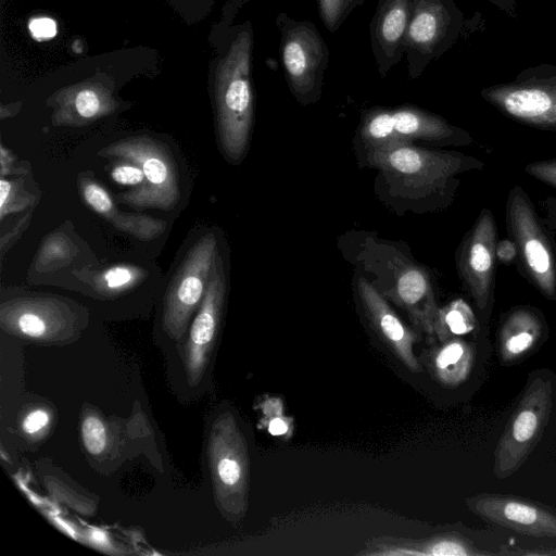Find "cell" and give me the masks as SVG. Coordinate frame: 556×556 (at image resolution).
I'll use <instances>...</instances> for the list:
<instances>
[{"label":"cell","instance_id":"obj_1","mask_svg":"<svg viewBox=\"0 0 556 556\" xmlns=\"http://www.w3.org/2000/svg\"><path fill=\"white\" fill-rule=\"evenodd\" d=\"M357 160L377 170L375 193L396 215L446 208L459 187V175L484 167L475 156L414 143L370 151Z\"/></svg>","mask_w":556,"mask_h":556},{"label":"cell","instance_id":"obj_2","mask_svg":"<svg viewBox=\"0 0 556 556\" xmlns=\"http://www.w3.org/2000/svg\"><path fill=\"white\" fill-rule=\"evenodd\" d=\"M338 249L355 273L364 277L384 299L403 309L428 338H434L439 312L431 270L417 262L409 248L367 230H349Z\"/></svg>","mask_w":556,"mask_h":556},{"label":"cell","instance_id":"obj_3","mask_svg":"<svg viewBox=\"0 0 556 556\" xmlns=\"http://www.w3.org/2000/svg\"><path fill=\"white\" fill-rule=\"evenodd\" d=\"M253 30L245 22L218 60L214 78L216 132L224 157L239 164L250 147L255 94L252 83Z\"/></svg>","mask_w":556,"mask_h":556},{"label":"cell","instance_id":"obj_4","mask_svg":"<svg viewBox=\"0 0 556 556\" xmlns=\"http://www.w3.org/2000/svg\"><path fill=\"white\" fill-rule=\"evenodd\" d=\"M424 142L432 147L470 146L471 135L416 105L374 106L363 112L354 139L357 157L376 150Z\"/></svg>","mask_w":556,"mask_h":556},{"label":"cell","instance_id":"obj_5","mask_svg":"<svg viewBox=\"0 0 556 556\" xmlns=\"http://www.w3.org/2000/svg\"><path fill=\"white\" fill-rule=\"evenodd\" d=\"M220 254L217 230L210 228L188 239L166 286L161 326L166 337L180 343L203 301Z\"/></svg>","mask_w":556,"mask_h":556},{"label":"cell","instance_id":"obj_6","mask_svg":"<svg viewBox=\"0 0 556 556\" xmlns=\"http://www.w3.org/2000/svg\"><path fill=\"white\" fill-rule=\"evenodd\" d=\"M98 154L113 160L136 163L144 173V184L116 195L118 203L135 210L173 211L181 200L179 167L170 149L150 136H132L117 140Z\"/></svg>","mask_w":556,"mask_h":556},{"label":"cell","instance_id":"obj_7","mask_svg":"<svg viewBox=\"0 0 556 556\" xmlns=\"http://www.w3.org/2000/svg\"><path fill=\"white\" fill-rule=\"evenodd\" d=\"M506 227L518 251L517 267L545 299L556 301V243L520 186L510 189L505 204Z\"/></svg>","mask_w":556,"mask_h":556},{"label":"cell","instance_id":"obj_8","mask_svg":"<svg viewBox=\"0 0 556 556\" xmlns=\"http://www.w3.org/2000/svg\"><path fill=\"white\" fill-rule=\"evenodd\" d=\"M279 56L288 88L302 106L320 99L329 49L319 30L309 21H298L286 12L277 14Z\"/></svg>","mask_w":556,"mask_h":556},{"label":"cell","instance_id":"obj_9","mask_svg":"<svg viewBox=\"0 0 556 556\" xmlns=\"http://www.w3.org/2000/svg\"><path fill=\"white\" fill-rule=\"evenodd\" d=\"M207 458L217 504L238 520L247 510L250 458L247 441L230 412L220 414L211 427Z\"/></svg>","mask_w":556,"mask_h":556},{"label":"cell","instance_id":"obj_10","mask_svg":"<svg viewBox=\"0 0 556 556\" xmlns=\"http://www.w3.org/2000/svg\"><path fill=\"white\" fill-rule=\"evenodd\" d=\"M553 408V384L546 374L528 381L495 450L493 470L505 479L516 472L539 443Z\"/></svg>","mask_w":556,"mask_h":556},{"label":"cell","instance_id":"obj_11","mask_svg":"<svg viewBox=\"0 0 556 556\" xmlns=\"http://www.w3.org/2000/svg\"><path fill=\"white\" fill-rule=\"evenodd\" d=\"M466 20L454 0H413L404 40L409 80L444 54L464 35Z\"/></svg>","mask_w":556,"mask_h":556},{"label":"cell","instance_id":"obj_12","mask_svg":"<svg viewBox=\"0 0 556 556\" xmlns=\"http://www.w3.org/2000/svg\"><path fill=\"white\" fill-rule=\"evenodd\" d=\"M481 97L510 119L556 130V65L528 67L511 81L483 88Z\"/></svg>","mask_w":556,"mask_h":556},{"label":"cell","instance_id":"obj_13","mask_svg":"<svg viewBox=\"0 0 556 556\" xmlns=\"http://www.w3.org/2000/svg\"><path fill=\"white\" fill-rule=\"evenodd\" d=\"M498 231L490 208H482L464 236L457 252L458 276L470 295L483 325L488 324L493 303Z\"/></svg>","mask_w":556,"mask_h":556},{"label":"cell","instance_id":"obj_14","mask_svg":"<svg viewBox=\"0 0 556 556\" xmlns=\"http://www.w3.org/2000/svg\"><path fill=\"white\" fill-rule=\"evenodd\" d=\"M78 306L48 294H28L2 301L1 327L15 336L35 341H61L80 329Z\"/></svg>","mask_w":556,"mask_h":556},{"label":"cell","instance_id":"obj_15","mask_svg":"<svg viewBox=\"0 0 556 556\" xmlns=\"http://www.w3.org/2000/svg\"><path fill=\"white\" fill-rule=\"evenodd\" d=\"M226 294L225 263L219 254L203 301L182 340V371L190 387L199 386L208 370L220 329Z\"/></svg>","mask_w":556,"mask_h":556},{"label":"cell","instance_id":"obj_16","mask_svg":"<svg viewBox=\"0 0 556 556\" xmlns=\"http://www.w3.org/2000/svg\"><path fill=\"white\" fill-rule=\"evenodd\" d=\"M466 504L485 521L530 536L556 539V515L533 503L501 494H478Z\"/></svg>","mask_w":556,"mask_h":556},{"label":"cell","instance_id":"obj_17","mask_svg":"<svg viewBox=\"0 0 556 556\" xmlns=\"http://www.w3.org/2000/svg\"><path fill=\"white\" fill-rule=\"evenodd\" d=\"M353 286L356 300L374 331L410 371H420L414 353L418 338L416 332L403 323L390 302L364 277L355 273Z\"/></svg>","mask_w":556,"mask_h":556},{"label":"cell","instance_id":"obj_18","mask_svg":"<svg viewBox=\"0 0 556 556\" xmlns=\"http://www.w3.org/2000/svg\"><path fill=\"white\" fill-rule=\"evenodd\" d=\"M413 0H379L369 25L370 47L378 74L386 78L404 55Z\"/></svg>","mask_w":556,"mask_h":556},{"label":"cell","instance_id":"obj_19","mask_svg":"<svg viewBox=\"0 0 556 556\" xmlns=\"http://www.w3.org/2000/svg\"><path fill=\"white\" fill-rule=\"evenodd\" d=\"M77 181L85 203L116 229L141 240L155 239L165 231L166 224L164 220L146 214L119 212L112 195L93 177L92 173L84 172L79 174Z\"/></svg>","mask_w":556,"mask_h":556},{"label":"cell","instance_id":"obj_20","mask_svg":"<svg viewBox=\"0 0 556 556\" xmlns=\"http://www.w3.org/2000/svg\"><path fill=\"white\" fill-rule=\"evenodd\" d=\"M546 331V321L540 309L529 305L513 307L498 328L501 362L511 364L528 356L545 338Z\"/></svg>","mask_w":556,"mask_h":556},{"label":"cell","instance_id":"obj_21","mask_svg":"<svg viewBox=\"0 0 556 556\" xmlns=\"http://www.w3.org/2000/svg\"><path fill=\"white\" fill-rule=\"evenodd\" d=\"M53 119L61 125H84L111 114L116 103L111 93L94 84L80 85L64 91L55 100Z\"/></svg>","mask_w":556,"mask_h":556},{"label":"cell","instance_id":"obj_22","mask_svg":"<svg viewBox=\"0 0 556 556\" xmlns=\"http://www.w3.org/2000/svg\"><path fill=\"white\" fill-rule=\"evenodd\" d=\"M374 555H422V556H472L485 553L478 551L466 538L456 533H444L424 541L382 542L372 546Z\"/></svg>","mask_w":556,"mask_h":556},{"label":"cell","instance_id":"obj_23","mask_svg":"<svg viewBox=\"0 0 556 556\" xmlns=\"http://www.w3.org/2000/svg\"><path fill=\"white\" fill-rule=\"evenodd\" d=\"M77 277L86 282L96 293L114 298L139 286L147 277V273L139 265L118 263L97 270H79Z\"/></svg>","mask_w":556,"mask_h":556},{"label":"cell","instance_id":"obj_24","mask_svg":"<svg viewBox=\"0 0 556 556\" xmlns=\"http://www.w3.org/2000/svg\"><path fill=\"white\" fill-rule=\"evenodd\" d=\"M473 362L471 345L459 337L442 341L432 357L435 378L446 387H456L468 377Z\"/></svg>","mask_w":556,"mask_h":556},{"label":"cell","instance_id":"obj_25","mask_svg":"<svg viewBox=\"0 0 556 556\" xmlns=\"http://www.w3.org/2000/svg\"><path fill=\"white\" fill-rule=\"evenodd\" d=\"M478 319L470 305L463 299H455L439 308L434 324V337L441 342L473 331Z\"/></svg>","mask_w":556,"mask_h":556},{"label":"cell","instance_id":"obj_26","mask_svg":"<svg viewBox=\"0 0 556 556\" xmlns=\"http://www.w3.org/2000/svg\"><path fill=\"white\" fill-rule=\"evenodd\" d=\"M76 248L70 237L56 230L49 233L41 242L35 260L36 271H51L67 264L75 254Z\"/></svg>","mask_w":556,"mask_h":556},{"label":"cell","instance_id":"obj_27","mask_svg":"<svg viewBox=\"0 0 556 556\" xmlns=\"http://www.w3.org/2000/svg\"><path fill=\"white\" fill-rule=\"evenodd\" d=\"M0 194L1 222H4L5 216L10 214L20 213L28 206H35L37 201V197L26 190L22 178L8 179L1 177Z\"/></svg>","mask_w":556,"mask_h":556},{"label":"cell","instance_id":"obj_28","mask_svg":"<svg viewBox=\"0 0 556 556\" xmlns=\"http://www.w3.org/2000/svg\"><path fill=\"white\" fill-rule=\"evenodd\" d=\"M263 425L275 437H289L292 432V419L283 415L282 401L277 397H267L263 401Z\"/></svg>","mask_w":556,"mask_h":556},{"label":"cell","instance_id":"obj_29","mask_svg":"<svg viewBox=\"0 0 556 556\" xmlns=\"http://www.w3.org/2000/svg\"><path fill=\"white\" fill-rule=\"evenodd\" d=\"M81 440L86 451L91 455L101 454L106 447V428L102 419L89 414L81 421Z\"/></svg>","mask_w":556,"mask_h":556},{"label":"cell","instance_id":"obj_30","mask_svg":"<svg viewBox=\"0 0 556 556\" xmlns=\"http://www.w3.org/2000/svg\"><path fill=\"white\" fill-rule=\"evenodd\" d=\"M319 17L324 26L334 33L349 13V0H316Z\"/></svg>","mask_w":556,"mask_h":556},{"label":"cell","instance_id":"obj_31","mask_svg":"<svg viewBox=\"0 0 556 556\" xmlns=\"http://www.w3.org/2000/svg\"><path fill=\"white\" fill-rule=\"evenodd\" d=\"M111 167V179L118 185L139 188L144 184V173L139 165L127 160H113ZM112 162V161H111Z\"/></svg>","mask_w":556,"mask_h":556},{"label":"cell","instance_id":"obj_32","mask_svg":"<svg viewBox=\"0 0 556 556\" xmlns=\"http://www.w3.org/2000/svg\"><path fill=\"white\" fill-rule=\"evenodd\" d=\"M525 172L556 189V159L535 161L525 166Z\"/></svg>","mask_w":556,"mask_h":556},{"label":"cell","instance_id":"obj_33","mask_svg":"<svg viewBox=\"0 0 556 556\" xmlns=\"http://www.w3.org/2000/svg\"><path fill=\"white\" fill-rule=\"evenodd\" d=\"M50 415L46 409L37 408L29 412L22 421V429L25 433L33 435L48 427Z\"/></svg>","mask_w":556,"mask_h":556},{"label":"cell","instance_id":"obj_34","mask_svg":"<svg viewBox=\"0 0 556 556\" xmlns=\"http://www.w3.org/2000/svg\"><path fill=\"white\" fill-rule=\"evenodd\" d=\"M31 36L37 40H48L56 35V24L50 17H36L28 24Z\"/></svg>","mask_w":556,"mask_h":556},{"label":"cell","instance_id":"obj_35","mask_svg":"<svg viewBox=\"0 0 556 556\" xmlns=\"http://www.w3.org/2000/svg\"><path fill=\"white\" fill-rule=\"evenodd\" d=\"M495 253L497 262L504 265H510L515 263L518 257L517 247L510 238L498 240Z\"/></svg>","mask_w":556,"mask_h":556},{"label":"cell","instance_id":"obj_36","mask_svg":"<svg viewBox=\"0 0 556 556\" xmlns=\"http://www.w3.org/2000/svg\"><path fill=\"white\" fill-rule=\"evenodd\" d=\"M30 216L31 211L28 212L27 215L22 217L11 231H8L7 233L2 235L0 244L1 260H3L7 249L13 244V242L21 236L23 230L27 227Z\"/></svg>","mask_w":556,"mask_h":556},{"label":"cell","instance_id":"obj_37","mask_svg":"<svg viewBox=\"0 0 556 556\" xmlns=\"http://www.w3.org/2000/svg\"><path fill=\"white\" fill-rule=\"evenodd\" d=\"M542 218L545 225L556 231V197H546L540 202Z\"/></svg>","mask_w":556,"mask_h":556},{"label":"cell","instance_id":"obj_38","mask_svg":"<svg viewBox=\"0 0 556 556\" xmlns=\"http://www.w3.org/2000/svg\"><path fill=\"white\" fill-rule=\"evenodd\" d=\"M1 177H5V175L13 174H24L18 170V167L15 166L17 162L15 156L10 150H7L3 144H1Z\"/></svg>","mask_w":556,"mask_h":556},{"label":"cell","instance_id":"obj_39","mask_svg":"<svg viewBox=\"0 0 556 556\" xmlns=\"http://www.w3.org/2000/svg\"><path fill=\"white\" fill-rule=\"evenodd\" d=\"M509 17H517L516 0H486Z\"/></svg>","mask_w":556,"mask_h":556},{"label":"cell","instance_id":"obj_40","mask_svg":"<svg viewBox=\"0 0 556 556\" xmlns=\"http://www.w3.org/2000/svg\"><path fill=\"white\" fill-rule=\"evenodd\" d=\"M364 0H349V13H351L354 9L362 5Z\"/></svg>","mask_w":556,"mask_h":556},{"label":"cell","instance_id":"obj_41","mask_svg":"<svg viewBox=\"0 0 556 556\" xmlns=\"http://www.w3.org/2000/svg\"><path fill=\"white\" fill-rule=\"evenodd\" d=\"M241 1H247V0H241Z\"/></svg>","mask_w":556,"mask_h":556}]
</instances>
